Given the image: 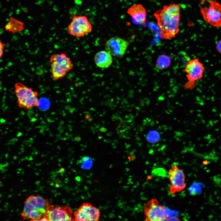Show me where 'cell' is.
<instances>
[{"mask_svg":"<svg viewBox=\"0 0 221 221\" xmlns=\"http://www.w3.org/2000/svg\"><path fill=\"white\" fill-rule=\"evenodd\" d=\"M180 10L179 5L173 3L164 6L154 13L162 39H170L179 33Z\"/></svg>","mask_w":221,"mask_h":221,"instance_id":"6da1fadb","label":"cell"},{"mask_svg":"<svg viewBox=\"0 0 221 221\" xmlns=\"http://www.w3.org/2000/svg\"><path fill=\"white\" fill-rule=\"evenodd\" d=\"M51 204L39 195H32L25 200L21 216L24 220H41L46 214Z\"/></svg>","mask_w":221,"mask_h":221,"instance_id":"7a4b0ae2","label":"cell"},{"mask_svg":"<svg viewBox=\"0 0 221 221\" xmlns=\"http://www.w3.org/2000/svg\"><path fill=\"white\" fill-rule=\"evenodd\" d=\"M49 62L51 76L55 80L62 79L74 67L72 60L65 53L52 54Z\"/></svg>","mask_w":221,"mask_h":221,"instance_id":"3957f363","label":"cell"},{"mask_svg":"<svg viewBox=\"0 0 221 221\" xmlns=\"http://www.w3.org/2000/svg\"><path fill=\"white\" fill-rule=\"evenodd\" d=\"M14 91L17 104L20 108L28 110L39 105L38 93L21 82L14 85Z\"/></svg>","mask_w":221,"mask_h":221,"instance_id":"277c9868","label":"cell"},{"mask_svg":"<svg viewBox=\"0 0 221 221\" xmlns=\"http://www.w3.org/2000/svg\"><path fill=\"white\" fill-rule=\"evenodd\" d=\"M204 71L203 64L198 58H194L187 62L183 70L188 80L184 85V88L187 90L194 88L196 81L203 78Z\"/></svg>","mask_w":221,"mask_h":221,"instance_id":"5b68a950","label":"cell"},{"mask_svg":"<svg viewBox=\"0 0 221 221\" xmlns=\"http://www.w3.org/2000/svg\"><path fill=\"white\" fill-rule=\"evenodd\" d=\"M144 212L148 221H166L173 216L172 211L160 204L155 199H151L145 204Z\"/></svg>","mask_w":221,"mask_h":221,"instance_id":"8992f818","label":"cell"},{"mask_svg":"<svg viewBox=\"0 0 221 221\" xmlns=\"http://www.w3.org/2000/svg\"><path fill=\"white\" fill-rule=\"evenodd\" d=\"M67 30L70 35L81 37L91 32L92 26L86 16L73 14Z\"/></svg>","mask_w":221,"mask_h":221,"instance_id":"52a82bcc","label":"cell"},{"mask_svg":"<svg viewBox=\"0 0 221 221\" xmlns=\"http://www.w3.org/2000/svg\"><path fill=\"white\" fill-rule=\"evenodd\" d=\"M208 6L200 7L204 21L216 28L221 25V3L216 0H211Z\"/></svg>","mask_w":221,"mask_h":221,"instance_id":"ba28073f","label":"cell"},{"mask_svg":"<svg viewBox=\"0 0 221 221\" xmlns=\"http://www.w3.org/2000/svg\"><path fill=\"white\" fill-rule=\"evenodd\" d=\"M43 221H74L73 211L68 206L51 205Z\"/></svg>","mask_w":221,"mask_h":221,"instance_id":"9c48e42d","label":"cell"},{"mask_svg":"<svg viewBox=\"0 0 221 221\" xmlns=\"http://www.w3.org/2000/svg\"><path fill=\"white\" fill-rule=\"evenodd\" d=\"M100 216L99 208L88 203L82 204L73 214L74 220L77 221H97Z\"/></svg>","mask_w":221,"mask_h":221,"instance_id":"30bf717a","label":"cell"},{"mask_svg":"<svg viewBox=\"0 0 221 221\" xmlns=\"http://www.w3.org/2000/svg\"><path fill=\"white\" fill-rule=\"evenodd\" d=\"M168 175L171 184L170 191L171 194L182 191L185 188V174L177 165H172L168 171Z\"/></svg>","mask_w":221,"mask_h":221,"instance_id":"8fae6325","label":"cell"},{"mask_svg":"<svg viewBox=\"0 0 221 221\" xmlns=\"http://www.w3.org/2000/svg\"><path fill=\"white\" fill-rule=\"evenodd\" d=\"M129 45V42L126 40L115 36L106 41L105 49L112 56L121 58L125 55Z\"/></svg>","mask_w":221,"mask_h":221,"instance_id":"7c38bea8","label":"cell"},{"mask_svg":"<svg viewBox=\"0 0 221 221\" xmlns=\"http://www.w3.org/2000/svg\"><path fill=\"white\" fill-rule=\"evenodd\" d=\"M127 12L137 23L145 25L146 22V11L141 4H134L130 7Z\"/></svg>","mask_w":221,"mask_h":221,"instance_id":"4fadbf2b","label":"cell"},{"mask_svg":"<svg viewBox=\"0 0 221 221\" xmlns=\"http://www.w3.org/2000/svg\"><path fill=\"white\" fill-rule=\"evenodd\" d=\"M112 55L106 50L98 52L95 55L94 62L99 67L106 68L110 66L113 62Z\"/></svg>","mask_w":221,"mask_h":221,"instance_id":"5bb4252c","label":"cell"},{"mask_svg":"<svg viewBox=\"0 0 221 221\" xmlns=\"http://www.w3.org/2000/svg\"><path fill=\"white\" fill-rule=\"evenodd\" d=\"M5 29L6 31L15 33L23 30L24 25L22 22L10 17L9 21L5 26Z\"/></svg>","mask_w":221,"mask_h":221,"instance_id":"9a60e30c","label":"cell"},{"mask_svg":"<svg viewBox=\"0 0 221 221\" xmlns=\"http://www.w3.org/2000/svg\"><path fill=\"white\" fill-rule=\"evenodd\" d=\"M171 64V59L170 57L165 54L160 55L156 60V66L158 68L161 70L168 68Z\"/></svg>","mask_w":221,"mask_h":221,"instance_id":"2e32d148","label":"cell"},{"mask_svg":"<svg viewBox=\"0 0 221 221\" xmlns=\"http://www.w3.org/2000/svg\"><path fill=\"white\" fill-rule=\"evenodd\" d=\"M81 167L84 169H89L92 166L93 160L90 157L85 156L82 157L80 160Z\"/></svg>","mask_w":221,"mask_h":221,"instance_id":"e0dca14e","label":"cell"},{"mask_svg":"<svg viewBox=\"0 0 221 221\" xmlns=\"http://www.w3.org/2000/svg\"><path fill=\"white\" fill-rule=\"evenodd\" d=\"M159 138V135L156 131H153L149 132L147 136L148 140L151 142H157Z\"/></svg>","mask_w":221,"mask_h":221,"instance_id":"ac0fdd59","label":"cell"},{"mask_svg":"<svg viewBox=\"0 0 221 221\" xmlns=\"http://www.w3.org/2000/svg\"><path fill=\"white\" fill-rule=\"evenodd\" d=\"M199 186L197 184H193L189 188V192L192 195H196L199 193V190H200L199 188Z\"/></svg>","mask_w":221,"mask_h":221,"instance_id":"d6986e66","label":"cell"},{"mask_svg":"<svg viewBox=\"0 0 221 221\" xmlns=\"http://www.w3.org/2000/svg\"><path fill=\"white\" fill-rule=\"evenodd\" d=\"M5 46L6 44L3 42L0 38V59L3 55Z\"/></svg>","mask_w":221,"mask_h":221,"instance_id":"ffe728a7","label":"cell"},{"mask_svg":"<svg viewBox=\"0 0 221 221\" xmlns=\"http://www.w3.org/2000/svg\"><path fill=\"white\" fill-rule=\"evenodd\" d=\"M216 48L217 51L221 54V40H219L216 43Z\"/></svg>","mask_w":221,"mask_h":221,"instance_id":"44dd1931","label":"cell"},{"mask_svg":"<svg viewBox=\"0 0 221 221\" xmlns=\"http://www.w3.org/2000/svg\"><path fill=\"white\" fill-rule=\"evenodd\" d=\"M180 220L176 216H172L169 217L166 221H180Z\"/></svg>","mask_w":221,"mask_h":221,"instance_id":"7402d4cb","label":"cell"},{"mask_svg":"<svg viewBox=\"0 0 221 221\" xmlns=\"http://www.w3.org/2000/svg\"><path fill=\"white\" fill-rule=\"evenodd\" d=\"M211 0H200L202 4H204L205 3L208 2Z\"/></svg>","mask_w":221,"mask_h":221,"instance_id":"603a6c76","label":"cell"},{"mask_svg":"<svg viewBox=\"0 0 221 221\" xmlns=\"http://www.w3.org/2000/svg\"><path fill=\"white\" fill-rule=\"evenodd\" d=\"M203 164L205 165H207L208 164V161H205L203 162Z\"/></svg>","mask_w":221,"mask_h":221,"instance_id":"cb8c5ba5","label":"cell"},{"mask_svg":"<svg viewBox=\"0 0 221 221\" xmlns=\"http://www.w3.org/2000/svg\"><path fill=\"white\" fill-rule=\"evenodd\" d=\"M1 81L0 80V88H1Z\"/></svg>","mask_w":221,"mask_h":221,"instance_id":"d4e9b609","label":"cell"}]
</instances>
